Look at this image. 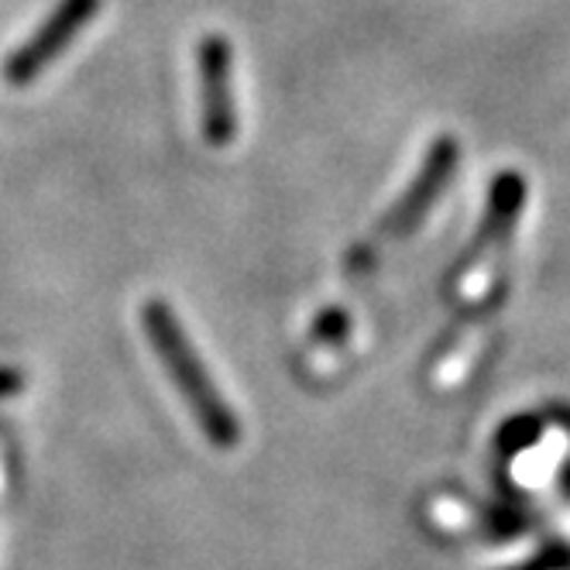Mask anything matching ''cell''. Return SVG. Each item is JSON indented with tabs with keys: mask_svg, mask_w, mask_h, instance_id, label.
<instances>
[{
	"mask_svg": "<svg viewBox=\"0 0 570 570\" xmlns=\"http://www.w3.org/2000/svg\"><path fill=\"white\" fill-rule=\"evenodd\" d=\"M141 327H145L151 351L161 361V368H166L176 392L183 395L189 416L203 430V436H207L214 446H220V451L237 446L240 443V420L234 416L227 399L214 385L210 372L203 368V361H199L189 334L183 331V323L176 320L173 306L161 303V299H148L141 309Z\"/></svg>",
	"mask_w": 570,
	"mask_h": 570,
	"instance_id": "1",
	"label": "cell"
},
{
	"mask_svg": "<svg viewBox=\"0 0 570 570\" xmlns=\"http://www.w3.org/2000/svg\"><path fill=\"white\" fill-rule=\"evenodd\" d=\"M100 8H104V0H59V4L52 8V14L24 38V46H18L8 56L4 83L8 87H31L35 79L76 42V35L97 18Z\"/></svg>",
	"mask_w": 570,
	"mask_h": 570,
	"instance_id": "2",
	"label": "cell"
},
{
	"mask_svg": "<svg viewBox=\"0 0 570 570\" xmlns=\"http://www.w3.org/2000/svg\"><path fill=\"white\" fill-rule=\"evenodd\" d=\"M199 69V125L210 148H227L237 138V104L230 87V42L224 35H203L196 49Z\"/></svg>",
	"mask_w": 570,
	"mask_h": 570,
	"instance_id": "3",
	"label": "cell"
},
{
	"mask_svg": "<svg viewBox=\"0 0 570 570\" xmlns=\"http://www.w3.org/2000/svg\"><path fill=\"white\" fill-rule=\"evenodd\" d=\"M458 158H461V145L451 135H440L426 148V158H423L416 179L395 199V207L382 220L379 234L382 237H410L420 227V220L433 210V203L443 196L446 183H451V176L458 169Z\"/></svg>",
	"mask_w": 570,
	"mask_h": 570,
	"instance_id": "4",
	"label": "cell"
},
{
	"mask_svg": "<svg viewBox=\"0 0 570 570\" xmlns=\"http://www.w3.org/2000/svg\"><path fill=\"white\" fill-rule=\"evenodd\" d=\"M522 203H525V186H522V176L519 173H502L492 186V196H488V210H484V220H481V230H478V240L468 248V255L461 258V268L458 275H468L471 268L481 265V258H488L495 248L509 240L519 214H522Z\"/></svg>",
	"mask_w": 570,
	"mask_h": 570,
	"instance_id": "5",
	"label": "cell"
},
{
	"mask_svg": "<svg viewBox=\"0 0 570 570\" xmlns=\"http://www.w3.org/2000/svg\"><path fill=\"white\" fill-rule=\"evenodd\" d=\"M21 385V379L14 375V372H8V368H0V395H8V392H14Z\"/></svg>",
	"mask_w": 570,
	"mask_h": 570,
	"instance_id": "6",
	"label": "cell"
}]
</instances>
